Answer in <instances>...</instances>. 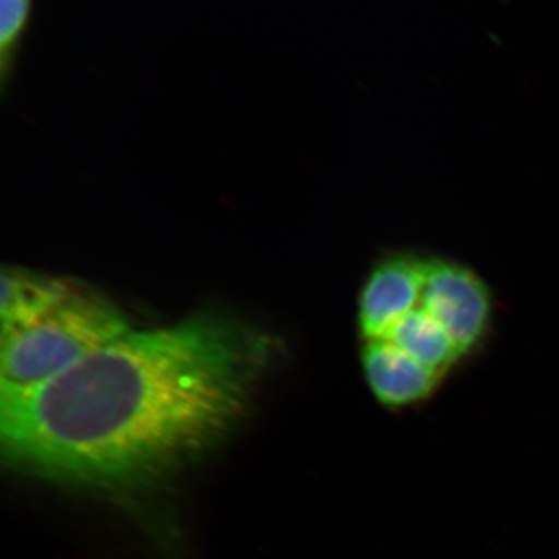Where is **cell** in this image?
<instances>
[{"label":"cell","mask_w":559,"mask_h":559,"mask_svg":"<svg viewBox=\"0 0 559 559\" xmlns=\"http://www.w3.org/2000/svg\"><path fill=\"white\" fill-rule=\"evenodd\" d=\"M33 0H0V70L9 79L17 51L31 25Z\"/></svg>","instance_id":"obj_8"},{"label":"cell","mask_w":559,"mask_h":559,"mask_svg":"<svg viewBox=\"0 0 559 559\" xmlns=\"http://www.w3.org/2000/svg\"><path fill=\"white\" fill-rule=\"evenodd\" d=\"M75 285L22 267H3L0 286V318L3 331L21 329L53 310Z\"/></svg>","instance_id":"obj_6"},{"label":"cell","mask_w":559,"mask_h":559,"mask_svg":"<svg viewBox=\"0 0 559 559\" xmlns=\"http://www.w3.org/2000/svg\"><path fill=\"white\" fill-rule=\"evenodd\" d=\"M419 304L447 330L462 356L479 347L492 323L487 283L457 261L426 259Z\"/></svg>","instance_id":"obj_3"},{"label":"cell","mask_w":559,"mask_h":559,"mask_svg":"<svg viewBox=\"0 0 559 559\" xmlns=\"http://www.w3.org/2000/svg\"><path fill=\"white\" fill-rule=\"evenodd\" d=\"M272 353L266 334L215 312L130 331L39 388L0 393L3 457L73 487L162 480L237 429Z\"/></svg>","instance_id":"obj_1"},{"label":"cell","mask_w":559,"mask_h":559,"mask_svg":"<svg viewBox=\"0 0 559 559\" xmlns=\"http://www.w3.org/2000/svg\"><path fill=\"white\" fill-rule=\"evenodd\" d=\"M130 331L127 316L112 301L75 286L35 322L3 331L0 393L39 388Z\"/></svg>","instance_id":"obj_2"},{"label":"cell","mask_w":559,"mask_h":559,"mask_svg":"<svg viewBox=\"0 0 559 559\" xmlns=\"http://www.w3.org/2000/svg\"><path fill=\"white\" fill-rule=\"evenodd\" d=\"M426 259L393 252L374 264L359 294L358 325L364 341L381 340L414 310L425 286Z\"/></svg>","instance_id":"obj_4"},{"label":"cell","mask_w":559,"mask_h":559,"mask_svg":"<svg viewBox=\"0 0 559 559\" xmlns=\"http://www.w3.org/2000/svg\"><path fill=\"white\" fill-rule=\"evenodd\" d=\"M360 359L371 392L384 406L418 403L428 399L440 382V371L430 369L385 340L364 341Z\"/></svg>","instance_id":"obj_5"},{"label":"cell","mask_w":559,"mask_h":559,"mask_svg":"<svg viewBox=\"0 0 559 559\" xmlns=\"http://www.w3.org/2000/svg\"><path fill=\"white\" fill-rule=\"evenodd\" d=\"M430 369L447 373L462 353L455 347L447 330L418 304L388 331L384 337Z\"/></svg>","instance_id":"obj_7"}]
</instances>
